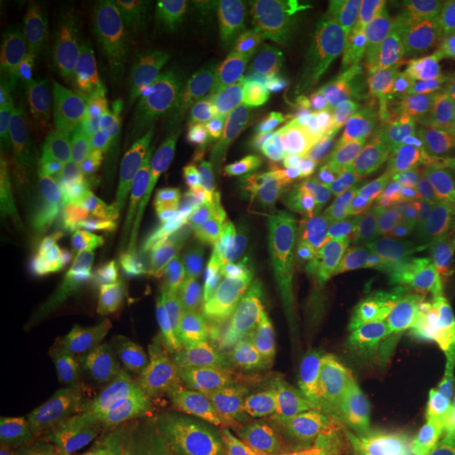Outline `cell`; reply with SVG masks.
Wrapping results in <instances>:
<instances>
[{
    "instance_id": "cell-1",
    "label": "cell",
    "mask_w": 455,
    "mask_h": 455,
    "mask_svg": "<svg viewBox=\"0 0 455 455\" xmlns=\"http://www.w3.org/2000/svg\"><path fill=\"white\" fill-rule=\"evenodd\" d=\"M232 64L270 152L281 204L299 212L325 131L327 89L284 3L255 0L238 11Z\"/></svg>"
},
{
    "instance_id": "cell-2",
    "label": "cell",
    "mask_w": 455,
    "mask_h": 455,
    "mask_svg": "<svg viewBox=\"0 0 455 455\" xmlns=\"http://www.w3.org/2000/svg\"><path fill=\"white\" fill-rule=\"evenodd\" d=\"M382 228L371 241L348 247L335 275L318 325V350L333 356L348 348L388 301L418 289L441 259L455 224V186L439 169H428L398 186L382 209Z\"/></svg>"
},
{
    "instance_id": "cell-3",
    "label": "cell",
    "mask_w": 455,
    "mask_h": 455,
    "mask_svg": "<svg viewBox=\"0 0 455 455\" xmlns=\"http://www.w3.org/2000/svg\"><path fill=\"white\" fill-rule=\"evenodd\" d=\"M203 110L195 41L184 21L161 24L141 57L131 150L148 186L163 201H181Z\"/></svg>"
},
{
    "instance_id": "cell-4",
    "label": "cell",
    "mask_w": 455,
    "mask_h": 455,
    "mask_svg": "<svg viewBox=\"0 0 455 455\" xmlns=\"http://www.w3.org/2000/svg\"><path fill=\"white\" fill-rule=\"evenodd\" d=\"M133 301L140 323L175 338L203 315L218 281V251L144 204L131 207Z\"/></svg>"
},
{
    "instance_id": "cell-5",
    "label": "cell",
    "mask_w": 455,
    "mask_h": 455,
    "mask_svg": "<svg viewBox=\"0 0 455 455\" xmlns=\"http://www.w3.org/2000/svg\"><path fill=\"white\" fill-rule=\"evenodd\" d=\"M424 146L422 131L403 124L363 127L341 140L323 190L321 268L348 244L346 226L352 218L386 207Z\"/></svg>"
},
{
    "instance_id": "cell-6",
    "label": "cell",
    "mask_w": 455,
    "mask_h": 455,
    "mask_svg": "<svg viewBox=\"0 0 455 455\" xmlns=\"http://www.w3.org/2000/svg\"><path fill=\"white\" fill-rule=\"evenodd\" d=\"M26 356L41 418L55 443L87 419V378L74 335L72 306L55 261L36 266L26 308Z\"/></svg>"
},
{
    "instance_id": "cell-7",
    "label": "cell",
    "mask_w": 455,
    "mask_h": 455,
    "mask_svg": "<svg viewBox=\"0 0 455 455\" xmlns=\"http://www.w3.org/2000/svg\"><path fill=\"white\" fill-rule=\"evenodd\" d=\"M190 230L215 251L243 236H264L266 226L244 184L235 123L224 104L203 110L201 138L181 195Z\"/></svg>"
},
{
    "instance_id": "cell-8",
    "label": "cell",
    "mask_w": 455,
    "mask_h": 455,
    "mask_svg": "<svg viewBox=\"0 0 455 455\" xmlns=\"http://www.w3.org/2000/svg\"><path fill=\"white\" fill-rule=\"evenodd\" d=\"M70 135L61 91L44 72L21 70L7 87L0 133V169L11 198L3 196L26 221L36 218L43 198L41 175Z\"/></svg>"
},
{
    "instance_id": "cell-9",
    "label": "cell",
    "mask_w": 455,
    "mask_h": 455,
    "mask_svg": "<svg viewBox=\"0 0 455 455\" xmlns=\"http://www.w3.org/2000/svg\"><path fill=\"white\" fill-rule=\"evenodd\" d=\"M121 51L110 17L91 4L72 9L60 47V91L70 133L93 141L116 108Z\"/></svg>"
},
{
    "instance_id": "cell-10",
    "label": "cell",
    "mask_w": 455,
    "mask_h": 455,
    "mask_svg": "<svg viewBox=\"0 0 455 455\" xmlns=\"http://www.w3.org/2000/svg\"><path fill=\"white\" fill-rule=\"evenodd\" d=\"M68 251L91 323L112 325L127 293V230L116 201L83 198L66 215Z\"/></svg>"
},
{
    "instance_id": "cell-11",
    "label": "cell",
    "mask_w": 455,
    "mask_h": 455,
    "mask_svg": "<svg viewBox=\"0 0 455 455\" xmlns=\"http://www.w3.org/2000/svg\"><path fill=\"white\" fill-rule=\"evenodd\" d=\"M384 335L386 316L327 363L301 407L298 455H333L375 371Z\"/></svg>"
},
{
    "instance_id": "cell-12",
    "label": "cell",
    "mask_w": 455,
    "mask_h": 455,
    "mask_svg": "<svg viewBox=\"0 0 455 455\" xmlns=\"http://www.w3.org/2000/svg\"><path fill=\"white\" fill-rule=\"evenodd\" d=\"M325 89L341 87L361 70L371 43L375 3L284 0Z\"/></svg>"
},
{
    "instance_id": "cell-13",
    "label": "cell",
    "mask_w": 455,
    "mask_h": 455,
    "mask_svg": "<svg viewBox=\"0 0 455 455\" xmlns=\"http://www.w3.org/2000/svg\"><path fill=\"white\" fill-rule=\"evenodd\" d=\"M451 327L430 329L392 375L378 403L375 455H392L403 436L422 419L439 382L441 358Z\"/></svg>"
},
{
    "instance_id": "cell-14",
    "label": "cell",
    "mask_w": 455,
    "mask_h": 455,
    "mask_svg": "<svg viewBox=\"0 0 455 455\" xmlns=\"http://www.w3.org/2000/svg\"><path fill=\"white\" fill-rule=\"evenodd\" d=\"M388 47L395 66L436 78L455 60V0H401L390 9Z\"/></svg>"
},
{
    "instance_id": "cell-15",
    "label": "cell",
    "mask_w": 455,
    "mask_h": 455,
    "mask_svg": "<svg viewBox=\"0 0 455 455\" xmlns=\"http://www.w3.org/2000/svg\"><path fill=\"white\" fill-rule=\"evenodd\" d=\"M173 333L138 323L124 329L108 361L106 382L140 401L167 409L180 401V361Z\"/></svg>"
},
{
    "instance_id": "cell-16",
    "label": "cell",
    "mask_w": 455,
    "mask_h": 455,
    "mask_svg": "<svg viewBox=\"0 0 455 455\" xmlns=\"http://www.w3.org/2000/svg\"><path fill=\"white\" fill-rule=\"evenodd\" d=\"M180 401L201 415L228 379L224 344L198 316L178 335Z\"/></svg>"
},
{
    "instance_id": "cell-17",
    "label": "cell",
    "mask_w": 455,
    "mask_h": 455,
    "mask_svg": "<svg viewBox=\"0 0 455 455\" xmlns=\"http://www.w3.org/2000/svg\"><path fill=\"white\" fill-rule=\"evenodd\" d=\"M34 259L0 268V346L4 369L28 371L26 308L34 281Z\"/></svg>"
},
{
    "instance_id": "cell-18",
    "label": "cell",
    "mask_w": 455,
    "mask_h": 455,
    "mask_svg": "<svg viewBox=\"0 0 455 455\" xmlns=\"http://www.w3.org/2000/svg\"><path fill=\"white\" fill-rule=\"evenodd\" d=\"M158 418L161 409L106 382L95 407V436L98 441H123L138 447L155 430Z\"/></svg>"
},
{
    "instance_id": "cell-19",
    "label": "cell",
    "mask_w": 455,
    "mask_h": 455,
    "mask_svg": "<svg viewBox=\"0 0 455 455\" xmlns=\"http://www.w3.org/2000/svg\"><path fill=\"white\" fill-rule=\"evenodd\" d=\"M272 276V259L264 236H243L218 251V293H251Z\"/></svg>"
},
{
    "instance_id": "cell-20",
    "label": "cell",
    "mask_w": 455,
    "mask_h": 455,
    "mask_svg": "<svg viewBox=\"0 0 455 455\" xmlns=\"http://www.w3.org/2000/svg\"><path fill=\"white\" fill-rule=\"evenodd\" d=\"M138 447L141 455H198L213 449V441L204 430L201 415L178 401L163 409L155 430Z\"/></svg>"
},
{
    "instance_id": "cell-21",
    "label": "cell",
    "mask_w": 455,
    "mask_h": 455,
    "mask_svg": "<svg viewBox=\"0 0 455 455\" xmlns=\"http://www.w3.org/2000/svg\"><path fill=\"white\" fill-rule=\"evenodd\" d=\"M261 382L253 375H228L226 384L201 413L212 441H226L249 422L259 403Z\"/></svg>"
},
{
    "instance_id": "cell-22",
    "label": "cell",
    "mask_w": 455,
    "mask_h": 455,
    "mask_svg": "<svg viewBox=\"0 0 455 455\" xmlns=\"http://www.w3.org/2000/svg\"><path fill=\"white\" fill-rule=\"evenodd\" d=\"M89 146V141L70 133L41 175L38 195L43 201L53 203L64 215L83 201V171Z\"/></svg>"
},
{
    "instance_id": "cell-23",
    "label": "cell",
    "mask_w": 455,
    "mask_h": 455,
    "mask_svg": "<svg viewBox=\"0 0 455 455\" xmlns=\"http://www.w3.org/2000/svg\"><path fill=\"white\" fill-rule=\"evenodd\" d=\"M455 304V224L445 244L441 259L436 261L430 275L413 289V312L430 329L445 318L449 308Z\"/></svg>"
},
{
    "instance_id": "cell-24",
    "label": "cell",
    "mask_w": 455,
    "mask_h": 455,
    "mask_svg": "<svg viewBox=\"0 0 455 455\" xmlns=\"http://www.w3.org/2000/svg\"><path fill=\"white\" fill-rule=\"evenodd\" d=\"M228 373L230 375H253L259 382H266L281 365V350L272 341L249 327L236 338L224 344Z\"/></svg>"
},
{
    "instance_id": "cell-25",
    "label": "cell",
    "mask_w": 455,
    "mask_h": 455,
    "mask_svg": "<svg viewBox=\"0 0 455 455\" xmlns=\"http://www.w3.org/2000/svg\"><path fill=\"white\" fill-rule=\"evenodd\" d=\"M384 367H375L369 379L365 395L358 403L355 418L344 430L341 439L335 447L333 455H375V439H378V407H375V396L379 392Z\"/></svg>"
},
{
    "instance_id": "cell-26",
    "label": "cell",
    "mask_w": 455,
    "mask_h": 455,
    "mask_svg": "<svg viewBox=\"0 0 455 455\" xmlns=\"http://www.w3.org/2000/svg\"><path fill=\"white\" fill-rule=\"evenodd\" d=\"M253 293V291H251ZM251 293H218L213 291L203 310L204 327L218 338L221 344H228L244 329L251 327Z\"/></svg>"
},
{
    "instance_id": "cell-27",
    "label": "cell",
    "mask_w": 455,
    "mask_h": 455,
    "mask_svg": "<svg viewBox=\"0 0 455 455\" xmlns=\"http://www.w3.org/2000/svg\"><path fill=\"white\" fill-rule=\"evenodd\" d=\"M26 224L21 213L9 203H3L0 213V268L15 264V261H28L32 258V249L26 238Z\"/></svg>"
},
{
    "instance_id": "cell-28",
    "label": "cell",
    "mask_w": 455,
    "mask_h": 455,
    "mask_svg": "<svg viewBox=\"0 0 455 455\" xmlns=\"http://www.w3.org/2000/svg\"><path fill=\"white\" fill-rule=\"evenodd\" d=\"M0 455H28L20 405L7 388L3 390V403H0Z\"/></svg>"
},
{
    "instance_id": "cell-29",
    "label": "cell",
    "mask_w": 455,
    "mask_h": 455,
    "mask_svg": "<svg viewBox=\"0 0 455 455\" xmlns=\"http://www.w3.org/2000/svg\"><path fill=\"white\" fill-rule=\"evenodd\" d=\"M98 455H141V451L131 443L98 441Z\"/></svg>"
},
{
    "instance_id": "cell-30",
    "label": "cell",
    "mask_w": 455,
    "mask_h": 455,
    "mask_svg": "<svg viewBox=\"0 0 455 455\" xmlns=\"http://www.w3.org/2000/svg\"><path fill=\"white\" fill-rule=\"evenodd\" d=\"M198 455H224V451H220V449H209V451H204V453H198Z\"/></svg>"
}]
</instances>
